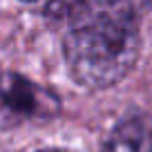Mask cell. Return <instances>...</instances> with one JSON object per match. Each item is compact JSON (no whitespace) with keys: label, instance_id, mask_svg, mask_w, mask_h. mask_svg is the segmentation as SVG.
<instances>
[{"label":"cell","instance_id":"1","mask_svg":"<svg viewBox=\"0 0 152 152\" xmlns=\"http://www.w3.org/2000/svg\"><path fill=\"white\" fill-rule=\"evenodd\" d=\"M139 20L132 0H78L67 16L65 58L81 85L110 87L139 58Z\"/></svg>","mask_w":152,"mask_h":152},{"label":"cell","instance_id":"2","mask_svg":"<svg viewBox=\"0 0 152 152\" xmlns=\"http://www.w3.org/2000/svg\"><path fill=\"white\" fill-rule=\"evenodd\" d=\"M0 101L16 114L25 116H47L58 105L49 92L14 72L0 74Z\"/></svg>","mask_w":152,"mask_h":152},{"label":"cell","instance_id":"3","mask_svg":"<svg viewBox=\"0 0 152 152\" xmlns=\"http://www.w3.org/2000/svg\"><path fill=\"white\" fill-rule=\"evenodd\" d=\"M103 152H152V128L145 119H125L114 128Z\"/></svg>","mask_w":152,"mask_h":152},{"label":"cell","instance_id":"4","mask_svg":"<svg viewBox=\"0 0 152 152\" xmlns=\"http://www.w3.org/2000/svg\"><path fill=\"white\" fill-rule=\"evenodd\" d=\"M43 152H58V150H43Z\"/></svg>","mask_w":152,"mask_h":152}]
</instances>
